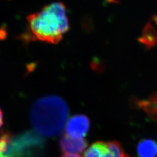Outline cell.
I'll return each instance as SVG.
<instances>
[{
	"mask_svg": "<svg viewBox=\"0 0 157 157\" xmlns=\"http://www.w3.org/2000/svg\"><path fill=\"white\" fill-rule=\"evenodd\" d=\"M32 39L56 44L69 29L65 6L54 2L27 17Z\"/></svg>",
	"mask_w": 157,
	"mask_h": 157,
	"instance_id": "6da1fadb",
	"label": "cell"
},
{
	"mask_svg": "<svg viewBox=\"0 0 157 157\" xmlns=\"http://www.w3.org/2000/svg\"><path fill=\"white\" fill-rule=\"evenodd\" d=\"M69 113V107L62 98L47 95L34 103L30 111V121L37 133L54 137L61 132Z\"/></svg>",
	"mask_w": 157,
	"mask_h": 157,
	"instance_id": "7a4b0ae2",
	"label": "cell"
},
{
	"mask_svg": "<svg viewBox=\"0 0 157 157\" xmlns=\"http://www.w3.org/2000/svg\"><path fill=\"white\" fill-rule=\"evenodd\" d=\"M45 146L44 139L33 131L12 135L4 157H39L43 154Z\"/></svg>",
	"mask_w": 157,
	"mask_h": 157,
	"instance_id": "3957f363",
	"label": "cell"
},
{
	"mask_svg": "<svg viewBox=\"0 0 157 157\" xmlns=\"http://www.w3.org/2000/svg\"><path fill=\"white\" fill-rule=\"evenodd\" d=\"M84 157H129L117 141H97L84 152Z\"/></svg>",
	"mask_w": 157,
	"mask_h": 157,
	"instance_id": "277c9868",
	"label": "cell"
},
{
	"mask_svg": "<svg viewBox=\"0 0 157 157\" xmlns=\"http://www.w3.org/2000/svg\"><path fill=\"white\" fill-rule=\"evenodd\" d=\"M90 121L89 118L83 114H76L72 116L65 125V133L73 139H83L89 131Z\"/></svg>",
	"mask_w": 157,
	"mask_h": 157,
	"instance_id": "5b68a950",
	"label": "cell"
},
{
	"mask_svg": "<svg viewBox=\"0 0 157 157\" xmlns=\"http://www.w3.org/2000/svg\"><path fill=\"white\" fill-rule=\"evenodd\" d=\"M88 143L84 139H73L67 135H63L59 141L61 151L67 154L82 153L86 148Z\"/></svg>",
	"mask_w": 157,
	"mask_h": 157,
	"instance_id": "8992f818",
	"label": "cell"
},
{
	"mask_svg": "<svg viewBox=\"0 0 157 157\" xmlns=\"http://www.w3.org/2000/svg\"><path fill=\"white\" fill-rule=\"evenodd\" d=\"M130 102L133 107L142 109L150 118L157 122V92L147 99L132 98Z\"/></svg>",
	"mask_w": 157,
	"mask_h": 157,
	"instance_id": "52a82bcc",
	"label": "cell"
},
{
	"mask_svg": "<svg viewBox=\"0 0 157 157\" xmlns=\"http://www.w3.org/2000/svg\"><path fill=\"white\" fill-rule=\"evenodd\" d=\"M138 157H157V141L150 139L141 140L137 145Z\"/></svg>",
	"mask_w": 157,
	"mask_h": 157,
	"instance_id": "ba28073f",
	"label": "cell"
},
{
	"mask_svg": "<svg viewBox=\"0 0 157 157\" xmlns=\"http://www.w3.org/2000/svg\"><path fill=\"white\" fill-rule=\"evenodd\" d=\"M139 40L143 44L149 48L155 45L156 42L155 30L150 25L148 24L146 25L143 30V35Z\"/></svg>",
	"mask_w": 157,
	"mask_h": 157,
	"instance_id": "9c48e42d",
	"label": "cell"
},
{
	"mask_svg": "<svg viewBox=\"0 0 157 157\" xmlns=\"http://www.w3.org/2000/svg\"><path fill=\"white\" fill-rule=\"evenodd\" d=\"M12 134L8 131H2L0 133V157H4L9 141Z\"/></svg>",
	"mask_w": 157,
	"mask_h": 157,
	"instance_id": "30bf717a",
	"label": "cell"
},
{
	"mask_svg": "<svg viewBox=\"0 0 157 157\" xmlns=\"http://www.w3.org/2000/svg\"><path fill=\"white\" fill-rule=\"evenodd\" d=\"M2 124H3V115H2V111L0 109V127L2 125Z\"/></svg>",
	"mask_w": 157,
	"mask_h": 157,
	"instance_id": "8fae6325",
	"label": "cell"
},
{
	"mask_svg": "<svg viewBox=\"0 0 157 157\" xmlns=\"http://www.w3.org/2000/svg\"><path fill=\"white\" fill-rule=\"evenodd\" d=\"M82 157L79 155H72V154H67V155H62V157Z\"/></svg>",
	"mask_w": 157,
	"mask_h": 157,
	"instance_id": "7c38bea8",
	"label": "cell"
}]
</instances>
